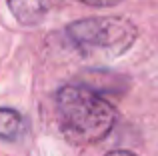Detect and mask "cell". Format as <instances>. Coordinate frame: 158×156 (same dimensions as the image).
<instances>
[{
  "label": "cell",
  "instance_id": "6da1fadb",
  "mask_svg": "<svg viewBox=\"0 0 158 156\" xmlns=\"http://www.w3.org/2000/svg\"><path fill=\"white\" fill-rule=\"evenodd\" d=\"M58 126L64 138L72 144L84 146L98 142L114 128L116 114L114 106L84 84H68L60 88L56 96Z\"/></svg>",
  "mask_w": 158,
  "mask_h": 156
},
{
  "label": "cell",
  "instance_id": "7a4b0ae2",
  "mask_svg": "<svg viewBox=\"0 0 158 156\" xmlns=\"http://www.w3.org/2000/svg\"><path fill=\"white\" fill-rule=\"evenodd\" d=\"M68 36L92 56H120L136 38V28L122 18H86L68 26Z\"/></svg>",
  "mask_w": 158,
  "mask_h": 156
},
{
  "label": "cell",
  "instance_id": "3957f363",
  "mask_svg": "<svg viewBox=\"0 0 158 156\" xmlns=\"http://www.w3.org/2000/svg\"><path fill=\"white\" fill-rule=\"evenodd\" d=\"M24 120L16 110L12 108H0V138L14 140L22 134Z\"/></svg>",
  "mask_w": 158,
  "mask_h": 156
},
{
  "label": "cell",
  "instance_id": "277c9868",
  "mask_svg": "<svg viewBox=\"0 0 158 156\" xmlns=\"http://www.w3.org/2000/svg\"><path fill=\"white\" fill-rule=\"evenodd\" d=\"M10 8L22 22H34L46 12V0H10Z\"/></svg>",
  "mask_w": 158,
  "mask_h": 156
},
{
  "label": "cell",
  "instance_id": "5b68a950",
  "mask_svg": "<svg viewBox=\"0 0 158 156\" xmlns=\"http://www.w3.org/2000/svg\"><path fill=\"white\" fill-rule=\"evenodd\" d=\"M84 4H92V6H112V4L120 2V0H80Z\"/></svg>",
  "mask_w": 158,
  "mask_h": 156
},
{
  "label": "cell",
  "instance_id": "8992f818",
  "mask_svg": "<svg viewBox=\"0 0 158 156\" xmlns=\"http://www.w3.org/2000/svg\"><path fill=\"white\" fill-rule=\"evenodd\" d=\"M106 156H136V154L128 152V150H112V152H108Z\"/></svg>",
  "mask_w": 158,
  "mask_h": 156
}]
</instances>
